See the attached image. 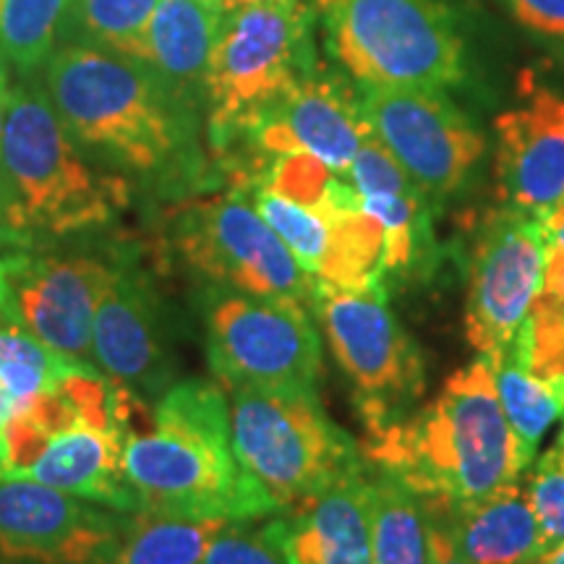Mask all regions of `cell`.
Listing matches in <instances>:
<instances>
[{
	"label": "cell",
	"mask_w": 564,
	"mask_h": 564,
	"mask_svg": "<svg viewBox=\"0 0 564 564\" xmlns=\"http://www.w3.org/2000/svg\"><path fill=\"white\" fill-rule=\"evenodd\" d=\"M45 89L91 158L167 181L199 175L192 105L144 63L108 47L66 45L47 58Z\"/></svg>",
	"instance_id": "1"
},
{
	"label": "cell",
	"mask_w": 564,
	"mask_h": 564,
	"mask_svg": "<svg viewBox=\"0 0 564 564\" xmlns=\"http://www.w3.org/2000/svg\"><path fill=\"white\" fill-rule=\"evenodd\" d=\"M371 468L403 481L415 497L470 502L520 481L531 468L494 387L489 356L457 369L429 405L366 434Z\"/></svg>",
	"instance_id": "2"
},
{
	"label": "cell",
	"mask_w": 564,
	"mask_h": 564,
	"mask_svg": "<svg viewBox=\"0 0 564 564\" xmlns=\"http://www.w3.org/2000/svg\"><path fill=\"white\" fill-rule=\"evenodd\" d=\"M123 474L139 510L188 520H251L274 514L232 453L230 403L215 382L171 384L150 429L126 434Z\"/></svg>",
	"instance_id": "3"
},
{
	"label": "cell",
	"mask_w": 564,
	"mask_h": 564,
	"mask_svg": "<svg viewBox=\"0 0 564 564\" xmlns=\"http://www.w3.org/2000/svg\"><path fill=\"white\" fill-rule=\"evenodd\" d=\"M126 202V181L84 158L47 89L11 84L0 147V246L34 249L102 228Z\"/></svg>",
	"instance_id": "4"
},
{
	"label": "cell",
	"mask_w": 564,
	"mask_h": 564,
	"mask_svg": "<svg viewBox=\"0 0 564 564\" xmlns=\"http://www.w3.org/2000/svg\"><path fill=\"white\" fill-rule=\"evenodd\" d=\"M232 453L274 514L312 502L364 470L358 444L329 419L316 390H230Z\"/></svg>",
	"instance_id": "5"
},
{
	"label": "cell",
	"mask_w": 564,
	"mask_h": 564,
	"mask_svg": "<svg viewBox=\"0 0 564 564\" xmlns=\"http://www.w3.org/2000/svg\"><path fill=\"white\" fill-rule=\"evenodd\" d=\"M327 51L366 87H460L465 42L440 0H314Z\"/></svg>",
	"instance_id": "6"
},
{
	"label": "cell",
	"mask_w": 564,
	"mask_h": 564,
	"mask_svg": "<svg viewBox=\"0 0 564 564\" xmlns=\"http://www.w3.org/2000/svg\"><path fill=\"white\" fill-rule=\"evenodd\" d=\"M314 19V3L246 6L225 13L204 76L209 139L217 152L232 150L264 110L316 70Z\"/></svg>",
	"instance_id": "7"
},
{
	"label": "cell",
	"mask_w": 564,
	"mask_h": 564,
	"mask_svg": "<svg viewBox=\"0 0 564 564\" xmlns=\"http://www.w3.org/2000/svg\"><path fill=\"white\" fill-rule=\"evenodd\" d=\"M312 314L337 366L348 377L366 434H377L415 411L426 390L421 350L392 314L384 285H319Z\"/></svg>",
	"instance_id": "8"
},
{
	"label": "cell",
	"mask_w": 564,
	"mask_h": 564,
	"mask_svg": "<svg viewBox=\"0 0 564 564\" xmlns=\"http://www.w3.org/2000/svg\"><path fill=\"white\" fill-rule=\"evenodd\" d=\"M202 319L212 371L230 390L319 384V329L303 303L207 285Z\"/></svg>",
	"instance_id": "9"
},
{
	"label": "cell",
	"mask_w": 564,
	"mask_h": 564,
	"mask_svg": "<svg viewBox=\"0 0 564 564\" xmlns=\"http://www.w3.org/2000/svg\"><path fill=\"white\" fill-rule=\"evenodd\" d=\"M173 243L183 264L207 285L314 306L316 280L241 188L183 207Z\"/></svg>",
	"instance_id": "10"
},
{
	"label": "cell",
	"mask_w": 564,
	"mask_h": 564,
	"mask_svg": "<svg viewBox=\"0 0 564 564\" xmlns=\"http://www.w3.org/2000/svg\"><path fill=\"white\" fill-rule=\"evenodd\" d=\"M358 97L371 131L432 207L453 199L468 183L486 139L444 91L358 84Z\"/></svg>",
	"instance_id": "11"
},
{
	"label": "cell",
	"mask_w": 564,
	"mask_h": 564,
	"mask_svg": "<svg viewBox=\"0 0 564 564\" xmlns=\"http://www.w3.org/2000/svg\"><path fill=\"white\" fill-rule=\"evenodd\" d=\"M546 264L541 217L505 207L491 212L470 253L465 335L481 356H497L523 329Z\"/></svg>",
	"instance_id": "12"
},
{
	"label": "cell",
	"mask_w": 564,
	"mask_h": 564,
	"mask_svg": "<svg viewBox=\"0 0 564 564\" xmlns=\"http://www.w3.org/2000/svg\"><path fill=\"white\" fill-rule=\"evenodd\" d=\"M112 259L40 257L13 251L0 257V306L42 345L91 366V327L110 280Z\"/></svg>",
	"instance_id": "13"
},
{
	"label": "cell",
	"mask_w": 564,
	"mask_h": 564,
	"mask_svg": "<svg viewBox=\"0 0 564 564\" xmlns=\"http://www.w3.org/2000/svg\"><path fill=\"white\" fill-rule=\"evenodd\" d=\"M129 518L34 481H0V564H112Z\"/></svg>",
	"instance_id": "14"
},
{
	"label": "cell",
	"mask_w": 564,
	"mask_h": 564,
	"mask_svg": "<svg viewBox=\"0 0 564 564\" xmlns=\"http://www.w3.org/2000/svg\"><path fill=\"white\" fill-rule=\"evenodd\" d=\"M369 133L358 89L343 76L316 68L249 126L238 144L253 150V160L236 173V181L246 186L264 160L288 152L314 154L329 171L348 178Z\"/></svg>",
	"instance_id": "15"
},
{
	"label": "cell",
	"mask_w": 564,
	"mask_h": 564,
	"mask_svg": "<svg viewBox=\"0 0 564 564\" xmlns=\"http://www.w3.org/2000/svg\"><path fill=\"white\" fill-rule=\"evenodd\" d=\"M91 358L97 371L139 398H152L173 382L165 312L152 280L131 257H112L110 280L97 303L91 327Z\"/></svg>",
	"instance_id": "16"
},
{
	"label": "cell",
	"mask_w": 564,
	"mask_h": 564,
	"mask_svg": "<svg viewBox=\"0 0 564 564\" xmlns=\"http://www.w3.org/2000/svg\"><path fill=\"white\" fill-rule=\"evenodd\" d=\"M121 387V384H118ZM141 398L121 387L110 411L87 415L47 436L24 468L6 470L0 481H34L74 494L118 512H137V494L123 474L126 434L137 423Z\"/></svg>",
	"instance_id": "17"
},
{
	"label": "cell",
	"mask_w": 564,
	"mask_h": 564,
	"mask_svg": "<svg viewBox=\"0 0 564 564\" xmlns=\"http://www.w3.org/2000/svg\"><path fill=\"white\" fill-rule=\"evenodd\" d=\"M499 196L505 207L546 217L564 204V97L525 87L523 97L494 121Z\"/></svg>",
	"instance_id": "18"
},
{
	"label": "cell",
	"mask_w": 564,
	"mask_h": 564,
	"mask_svg": "<svg viewBox=\"0 0 564 564\" xmlns=\"http://www.w3.org/2000/svg\"><path fill=\"white\" fill-rule=\"evenodd\" d=\"M348 178L361 194L364 209L382 225L387 285L426 278L440 257L432 228L434 207L373 131L364 139Z\"/></svg>",
	"instance_id": "19"
},
{
	"label": "cell",
	"mask_w": 564,
	"mask_h": 564,
	"mask_svg": "<svg viewBox=\"0 0 564 564\" xmlns=\"http://www.w3.org/2000/svg\"><path fill=\"white\" fill-rule=\"evenodd\" d=\"M285 564H373L369 468L264 525Z\"/></svg>",
	"instance_id": "20"
},
{
	"label": "cell",
	"mask_w": 564,
	"mask_h": 564,
	"mask_svg": "<svg viewBox=\"0 0 564 564\" xmlns=\"http://www.w3.org/2000/svg\"><path fill=\"white\" fill-rule=\"evenodd\" d=\"M223 19L217 0H160L131 58L152 68L183 102L194 105L196 97H204V76Z\"/></svg>",
	"instance_id": "21"
},
{
	"label": "cell",
	"mask_w": 564,
	"mask_h": 564,
	"mask_svg": "<svg viewBox=\"0 0 564 564\" xmlns=\"http://www.w3.org/2000/svg\"><path fill=\"white\" fill-rule=\"evenodd\" d=\"M449 523L468 564H528L544 549L525 484L470 502H449Z\"/></svg>",
	"instance_id": "22"
},
{
	"label": "cell",
	"mask_w": 564,
	"mask_h": 564,
	"mask_svg": "<svg viewBox=\"0 0 564 564\" xmlns=\"http://www.w3.org/2000/svg\"><path fill=\"white\" fill-rule=\"evenodd\" d=\"M494 387L510 421L512 432L523 444L528 460L556 421L564 419V387L539 377L531 366V316L518 335L491 356Z\"/></svg>",
	"instance_id": "23"
},
{
	"label": "cell",
	"mask_w": 564,
	"mask_h": 564,
	"mask_svg": "<svg viewBox=\"0 0 564 564\" xmlns=\"http://www.w3.org/2000/svg\"><path fill=\"white\" fill-rule=\"evenodd\" d=\"M79 371L97 369L70 361L42 345L0 306V434L40 392Z\"/></svg>",
	"instance_id": "24"
},
{
	"label": "cell",
	"mask_w": 564,
	"mask_h": 564,
	"mask_svg": "<svg viewBox=\"0 0 564 564\" xmlns=\"http://www.w3.org/2000/svg\"><path fill=\"white\" fill-rule=\"evenodd\" d=\"M373 564H429L426 514L403 481L369 470Z\"/></svg>",
	"instance_id": "25"
},
{
	"label": "cell",
	"mask_w": 564,
	"mask_h": 564,
	"mask_svg": "<svg viewBox=\"0 0 564 564\" xmlns=\"http://www.w3.org/2000/svg\"><path fill=\"white\" fill-rule=\"evenodd\" d=\"M228 523L133 512L112 564H204L212 541Z\"/></svg>",
	"instance_id": "26"
},
{
	"label": "cell",
	"mask_w": 564,
	"mask_h": 564,
	"mask_svg": "<svg viewBox=\"0 0 564 564\" xmlns=\"http://www.w3.org/2000/svg\"><path fill=\"white\" fill-rule=\"evenodd\" d=\"M246 194H249V199L253 202L259 215L264 217L267 225L278 232L280 241L291 249L295 262L312 274L314 280L319 278L324 267L329 262V253H333L337 223H340L348 212H343V215L337 217H324L316 209L301 207V204L259 186L249 188Z\"/></svg>",
	"instance_id": "27"
},
{
	"label": "cell",
	"mask_w": 564,
	"mask_h": 564,
	"mask_svg": "<svg viewBox=\"0 0 564 564\" xmlns=\"http://www.w3.org/2000/svg\"><path fill=\"white\" fill-rule=\"evenodd\" d=\"M70 0H0V55L32 74L53 55L55 34Z\"/></svg>",
	"instance_id": "28"
},
{
	"label": "cell",
	"mask_w": 564,
	"mask_h": 564,
	"mask_svg": "<svg viewBox=\"0 0 564 564\" xmlns=\"http://www.w3.org/2000/svg\"><path fill=\"white\" fill-rule=\"evenodd\" d=\"M160 0H74V21L87 37L131 58Z\"/></svg>",
	"instance_id": "29"
},
{
	"label": "cell",
	"mask_w": 564,
	"mask_h": 564,
	"mask_svg": "<svg viewBox=\"0 0 564 564\" xmlns=\"http://www.w3.org/2000/svg\"><path fill=\"white\" fill-rule=\"evenodd\" d=\"M544 546L564 541V423L525 484Z\"/></svg>",
	"instance_id": "30"
},
{
	"label": "cell",
	"mask_w": 564,
	"mask_h": 564,
	"mask_svg": "<svg viewBox=\"0 0 564 564\" xmlns=\"http://www.w3.org/2000/svg\"><path fill=\"white\" fill-rule=\"evenodd\" d=\"M204 564H285L264 528L228 523L212 541Z\"/></svg>",
	"instance_id": "31"
},
{
	"label": "cell",
	"mask_w": 564,
	"mask_h": 564,
	"mask_svg": "<svg viewBox=\"0 0 564 564\" xmlns=\"http://www.w3.org/2000/svg\"><path fill=\"white\" fill-rule=\"evenodd\" d=\"M421 507L423 514H426L429 564H468L455 541L453 523H449V502H444V499H421Z\"/></svg>",
	"instance_id": "32"
},
{
	"label": "cell",
	"mask_w": 564,
	"mask_h": 564,
	"mask_svg": "<svg viewBox=\"0 0 564 564\" xmlns=\"http://www.w3.org/2000/svg\"><path fill=\"white\" fill-rule=\"evenodd\" d=\"M528 30L564 40V0H505Z\"/></svg>",
	"instance_id": "33"
},
{
	"label": "cell",
	"mask_w": 564,
	"mask_h": 564,
	"mask_svg": "<svg viewBox=\"0 0 564 564\" xmlns=\"http://www.w3.org/2000/svg\"><path fill=\"white\" fill-rule=\"evenodd\" d=\"M535 303L564 308V249H560V246L546 243L544 280H541V291Z\"/></svg>",
	"instance_id": "34"
},
{
	"label": "cell",
	"mask_w": 564,
	"mask_h": 564,
	"mask_svg": "<svg viewBox=\"0 0 564 564\" xmlns=\"http://www.w3.org/2000/svg\"><path fill=\"white\" fill-rule=\"evenodd\" d=\"M541 228H544V238L549 246H560L564 249V204L541 217Z\"/></svg>",
	"instance_id": "35"
},
{
	"label": "cell",
	"mask_w": 564,
	"mask_h": 564,
	"mask_svg": "<svg viewBox=\"0 0 564 564\" xmlns=\"http://www.w3.org/2000/svg\"><path fill=\"white\" fill-rule=\"evenodd\" d=\"M9 95H11V79H9V61L0 55V147H3V131H6V112H9Z\"/></svg>",
	"instance_id": "36"
},
{
	"label": "cell",
	"mask_w": 564,
	"mask_h": 564,
	"mask_svg": "<svg viewBox=\"0 0 564 564\" xmlns=\"http://www.w3.org/2000/svg\"><path fill=\"white\" fill-rule=\"evenodd\" d=\"M223 6L225 13L246 9V6H301L308 3V0H217Z\"/></svg>",
	"instance_id": "37"
},
{
	"label": "cell",
	"mask_w": 564,
	"mask_h": 564,
	"mask_svg": "<svg viewBox=\"0 0 564 564\" xmlns=\"http://www.w3.org/2000/svg\"><path fill=\"white\" fill-rule=\"evenodd\" d=\"M528 564H564V541H556V544L544 546L539 552V556Z\"/></svg>",
	"instance_id": "38"
},
{
	"label": "cell",
	"mask_w": 564,
	"mask_h": 564,
	"mask_svg": "<svg viewBox=\"0 0 564 564\" xmlns=\"http://www.w3.org/2000/svg\"><path fill=\"white\" fill-rule=\"evenodd\" d=\"M9 468V447H6V436L0 434V474Z\"/></svg>",
	"instance_id": "39"
}]
</instances>
